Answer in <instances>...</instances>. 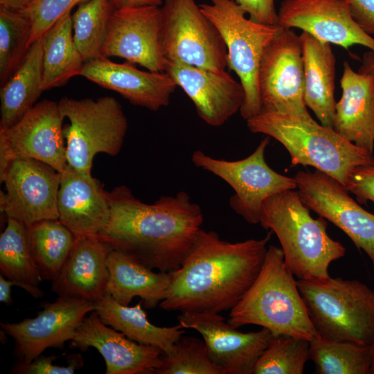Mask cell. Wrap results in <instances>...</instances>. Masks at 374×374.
<instances>
[{
  "label": "cell",
  "instance_id": "4",
  "mask_svg": "<svg viewBox=\"0 0 374 374\" xmlns=\"http://www.w3.org/2000/svg\"><path fill=\"white\" fill-rule=\"evenodd\" d=\"M260 224L276 235L285 262L299 279L329 277L330 263L345 255L344 245L328 235L325 218H313L294 190L281 191L266 199Z\"/></svg>",
  "mask_w": 374,
  "mask_h": 374
},
{
  "label": "cell",
  "instance_id": "35",
  "mask_svg": "<svg viewBox=\"0 0 374 374\" xmlns=\"http://www.w3.org/2000/svg\"><path fill=\"white\" fill-rule=\"evenodd\" d=\"M310 341L289 335L273 336L252 374H302L310 359Z\"/></svg>",
  "mask_w": 374,
  "mask_h": 374
},
{
  "label": "cell",
  "instance_id": "16",
  "mask_svg": "<svg viewBox=\"0 0 374 374\" xmlns=\"http://www.w3.org/2000/svg\"><path fill=\"white\" fill-rule=\"evenodd\" d=\"M177 320L182 328L193 329L202 336L211 359L223 374H252L256 360L273 337L264 328L240 332L219 314L182 312Z\"/></svg>",
  "mask_w": 374,
  "mask_h": 374
},
{
  "label": "cell",
  "instance_id": "47",
  "mask_svg": "<svg viewBox=\"0 0 374 374\" xmlns=\"http://www.w3.org/2000/svg\"><path fill=\"white\" fill-rule=\"evenodd\" d=\"M371 355V365L369 374H374V339L369 344Z\"/></svg>",
  "mask_w": 374,
  "mask_h": 374
},
{
  "label": "cell",
  "instance_id": "18",
  "mask_svg": "<svg viewBox=\"0 0 374 374\" xmlns=\"http://www.w3.org/2000/svg\"><path fill=\"white\" fill-rule=\"evenodd\" d=\"M165 72L184 91L198 116L209 125H222L244 103L242 84L225 70L212 71L167 60Z\"/></svg>",
  "mask_w": 374,
  "mask_h": 374
},
{
  "label": "cell",
  "instance_id": "42",
  "mask_svg": "<svg viewBox=\"0 0 374 374\" xmlns=\"http://www.w3.org/2000/svg\"><path fill=\"white\" fill-rule=\"evenodd\" d=\"M15 159L5 129L0 127V181L3 182Z\"/></svg>",
  "mask_w": 374,
  "mask_h": 374
},
{
  "label": "cell",
  "instance_id": "3",
  "mask_svg": "<svg viewBox=\"0 0 374 374\" xmlns=\"http://www.w3.org/2000/svg\"><path fill=\"white\" fill-rule=\"evenodd\" d=\"M227 323L235 328L257 325L273 336L309 341L319 336L282 249L274 245L267 248L258 276L231 310Z\"/></svg>",
  "mask_w": 374,
  "mask_h": 374
},
{
  "label": "cell",
  "instance_id": "41",
  "mask_svg": "<svg viewBox=\"0 0 374 374\" xmlns=\"http://www.w3.org/2000/svg\"><path fill=\"white\" fill-rule=\"evenodd\" d=\"M353 19L368 34L374 37V0H343Z\"/></svg>",
  "mask_w": 374,
  "mask_h": 374
},
{
  "label": "cell",
  "instance_id": "12",
  "mask_svg": "<svg viewBox=\"0 0 374 374\" xmlns=\"http://www.w3.org/2000/svg\"><path fill=\"white\" fill-rule=\"evenodd\" d=\"M294 177L304 204L342 230L367 254L374 268V214L350 197L338 181L319 170H300Z\"/></svg>",
  "mask_w": 374,
  "mask_h": 374
},
{
  "label": "cell",
  "instance_id": "31",
  "mask_svg": "<svg viewBox=\"0 0 374 374\" xmlns=\"http://www.w3.org/2000/svg\"><path fill=\"white\" fill-rule=\"evenodd\" d=\"M31 249L42 279L59 276L73 246L75 235L59 220H45L28 227Z\"/></svg>",
  "mask_w": 374,
  "mask_h": 374
},
{
  "label": "cell",
  "instance_id": "8",
  "mask_svg": "<svg viewBox=\"0 0 374 374\" xmlns=\"http://www.w3.org/2000/svg\"><path fill=\"white\" fill-rule=\"evenodd\" d=\"M69 123L64 127L67 166L91 174L93 160L98 153L112 157L121 152L127 130L121 105L112 96L96 100L63 97L58 101Z\"/></svg>",
  "mask_w": 374,
  "mask_h": 374
},
{
  "label": "cell",
  "instance_id": "40",
  "mask_svg": "<svg viewBox=\"0 0 374 374\" xmlns=\"http://www.w3.org/2000/svg\"><path fill=\"white\" fill-rule=\"evenodd\" d=\"M251 20L265 24H278L274 0H235Z\"/></svg>",
  "mask_w": 374,
  "mask_h": 374
},
{
  "label": "cell",
  "instance_id": "21",
  "mask_svg": "<svg viewBox=\"0 0 374 374\" xmlns=\"http://www.w3.org/2000/svg\"><path fill=\"white\" fill-rule=\"evenodd\" d=\"M80 75L152 111L168 105L177 87L166 72L141 71L129 62L117 63L102 55L84 62Z\"/></svg>",
  "mask_w": 374,
  "mask_h": 374
},
{
  "label": "cell",
  "instance_id": "37",
  "mask_svg": "<svg viewBox=\"0 0 374 374\" xmlns=\"http://www.w3.org/2000/svg\"><path fill=\"white\" fill-rule=\"evenodd\" d=\"M88 0H35L23 10L30 18L31 32L29 47L43 37L62 17L72 8Z\"/></svg>",
  "mask_w": 374,
  "mask_h": 374
},
{
  "label": "cell",
  "instance_id": "30",
  "mask_svg": "<svg viewBox=\"0 0 374 374\" xmlns=\"http://www.w3.org/2000/svg\"><path fill=\"white\" fill-rule=\"evenodd\" d=\"M0 270L3 276L33 297L43 296L39 287L42 277L31 249L28 227L12 217H7L0 236Z\"/></svg>",
  "mask_w": 374,
  "mask_h": 374
},
{
  "label": "cell",
  "instance_id": "5",
  "mask_svg": "<svg viewBox=\"0 0 374 374\" xmlns=\"http://www.w3.org/2000/svg\"><path fill=\"white\" fill-rule=\"evenodd\" d=\"M247 125L251 132L263 134L280 142L290 155L291 166H312L344 186L353 168L374 165L373 153L314 119L261 112L247 120Z\"/></svg>",
  "mask_w": 374,
  "mask_h": 374
},
{
  "label": "cell",
  "instance_id": "7",
  "mask_svg": "<svg viewBox=\"0 0 374 374\" xmlns=\"http://www.w3.org/2000/svg\"><path fill=\"white\" fill-rule=\"evenodd\" d=\"M199 8L226 44L227 66L238 75L244 89L245 98L240 112L247 121L261 112L258 80L260 61L283 27L246 18V13L235 0H211V3L200 4Z\"/></svg>",
  "mask_w": 374,
  "mask_h": 374
},
{
  "label": "cell",
  "instance_id": "29",
  "mask_svg": "<svg viewBox=\"0 0 374 374\" xmlns=\"http://www.w3.org/2000/svg\"><path fill=\"white\" fill-rule=\"evenodd\" d=\"M84 61L73 39L71 11L62 17L42 37L44 91L65 85L80 75Z\"/></svg>",
  "mask_w": 374,
  "mask_h": 374
},
{
  "label": "cell",
  "instance_id": "44",
  "mask_svg": "<svg viewBox=\"0 0 374 374\" xmlns=\"http://www.w3.org/2000/svg\"><path fill=\"white\" fill-rule=\"evenodd\" d=\"M16 285L15 283L2 274L0 276V301L7 305L12 303L11 298V287Z\"/></svg>",
  "mask_w": 374,
  "mask_h": 374
},
{
  "label": "cell",
  "instance_id": "26",
  "mask_svg": "<svg viewBox=\"0 0 374 374\" xmlns=\"http://www.w3.org/2000/svg\"><path fill=\"white\" fill-rule=\"evenodd\" d=\"M109 280L106 294L119 303L128 305L139 296L148 309L155 308L166 298L171 272H154L123 253L112 249L107 258Z\"/></svg>",
  "mask_w": 374,
  "mask_h": 374
},
{
  "label": "cell",
  "instance_id": "33",
  "mask_svg": "<svg viewBox=\"0 0 374 374\" xmlns=\"http://www.w3.org/2000/svg\"><path fill=\"white\" fill-rule=\"evenodd\" d=\"M114 9L110 0H88L72 15L74 42L84 62L101 55Z\"/></svg>",
  "mask_w": 374,
  "mask_h": 374
},
{
  "label": "cell",
  "instance_id": "34",
  "mask_svg": "<svg viewBox=\"0 0 374 374\" xmlns=\"http://www.w3.org/2000/svg\"><path fill=\"white\" fill-rule=\"evenodd\" d=\"M31 23L22 10L0 6V85L15 72L28 48Z\"/></svg>",
  "mask_w": 374,
  "mask_h": 374
},
{
  "label": "cell",
  "instance_id": "27",
  "mask_svg": "<svg viewBox=\"0 0 374 374\" xmlns=\"http://www.w3.org/2000/svg\"><path fill=\"white\" fill-rule=\"evenodd\" d=\"M143 301L133 307L117 302L105 294L94 303L95 311L106 325L123 333L141 344L153 346L163 353L170 350L185 330L179 323L172 327H159L148 319L141 305Z\"/></svg>",
  "mask_w": 374,
  "mask_h": 374
},
{
  "label": "cell",
  "instance_id": "32",
  "mask_svg": "<svg viewBox=\"0 0 374 374\" xmlns=\"http://www.w3.org/2000/svg\"><path fill=\"white\" fill-rule=\"evenodd\" d=\"M310 359L318 374H369V345L330 339L320 335L310 341Z\"/></svg>",
  "mask_w": 374,
  "mask_h": 374
},
{
  "label": "cell",
  "instance_id": "11",
  "mask_svg": "<svg viewBox=\"0 0 374 374\" xmlns=\"http://www.w3.org/2000/svg\"><path fill=\"white\" fill-rule=\"evenodd\" d=\"M258 80L261 112L313 119L304 102L300 38L292 29L283 27L267 47L260 61Z\"/></svg>",
  "mask_w": 374,
  "mask_h": 374
},
{
  "label": "cell",
  "instance_id": "9",
  "mask_svg": "<svg viewBox=\"0 0 374 374\" xmlns=\"http://www.w3.org/2000/svg\"><path fill=\"white\" fill-rule=\"evenodd\" d=\"M161 12V40L167 60L225 70L226 44L195 0H165Z\"/></svg>",
  "mask_w": 374,
  "mask_h": 374
},
{
  "label": "cell",
  "instance_id": "2",
  "mask_svg": "<svg viewBox=\"0 0 374 374\" xmlns=\"http://www.w3.org/2000/svg\"><path fill=\"white\" fill-rule=\"evenodd\" d=\"M271 233L260 240L229 242L202 229L181 266L171 272L160 308L181 313L231 310L258 276Z\"/></svg>",
  "mask_w": 374,
  "mask_h": 374
},
{
  "label": "cell",
  "instance_id": "14",
  "mask_svg": "<svg viewBox=\"0 0 374 374\" xmlns=\"http://www.w3.org/2000/svg\"><path fill=\"white\" fill-rule=\"evenodd\" d=\"M95 310L93 302L72 297L58 296L46 303L34 318L18 323L1 322L4 332L15 341L19 363L28 364L48 348L62 349L72 340L85 317Z\"/></svg>",
  "mask_w": 374,
  "mask_h": 374
},
{
  "label": "cell",
  "instance_id": "43",
  "mask_svg": "<svg viewBox=\"0 0 374 374\" xmlns=\"http://www.w3.org/2000/svg\"><path fill=\"white\" fill-rule=\"evenodd\" d=\"M116 9L145 6H160L162 0H110Z\"/></svg>",
  "mask_w": 374,
  "mask_h": 374
},
{
  "label": "cell",
  "instance_id": "23",
  "mask_svg": "<svg viewBox=\"0 0 374 374\" xmlns=\"http://www.w3.org/2000/svg\"><path fill=\"white\" fill-rule=\"evenodd\" d=\"M58 220L75 235H98L107 226L109 205L99 181L68 166L60 172Z\"/></svg>",
  "mask_w": 374,
  "mask_h": 374
},
{
  "label": "cell",
  "instance_id": "15",
  "mask_svg": "<svg viewBox=\"0 0 374 374\" xmlns=\"http://www.w3.org/2000/svg\"><path fill=\"white\" fill-rule=\"evenodd\" d=\"M161 7L145 6L114 9L101 55L119 57L148 71L165 72Z\"/></svg>",
  "mask_w": 374,
  "mask_h": 374
},
{
  "label": "cell",
  "instance_id": "25",
  "mask_svg": "<svg viewBox=\"0 0 374 374\" xmlns=\"http://www.w3.org/2000/svg\"><path fill=\"white\" fill-rule=\"evenodd\" d=\"M304 72V102L321 125L334 127L335 57L330 44L302 31L299 35Z\"/></svg>",
  "mask_w": 374,
  "mask_h": 374
},
{
  "label": "cell",
  "instance_id": "6",
  "mask_svg": "<svg viewBox=\"0 0 374 374\" xmlns=\"http://www.w3.org/2000/svg\"><path fill=\"white\" fill-rule=\"evenodd\" d=\"M319 335L369 345L374 339V291L357 280L330 276L296 281Z\"/></svg>",
  "mask_w": 374,
  "mask_h": 374
},
{
  "label": "cell",
  "instance_id": "10",
  "mask_svg": "<svg viewBox=\"0 0 374 374\" xmlns=\"http://www.w3.org/2000/svg\"><path fill=\"white\" fill-rule=\"evenodd\" d=\"M270 137L266 136L249 157L237 161L213 158L201 150L191 157L197 167L226 181L235 193L229 199L231 208L246 222L260 223L262 207L268 197L286 190L296 188L294 177L278 173L265 159Z\"/></svg>",
  "mask_w": 374,
  "mask_h": 374
},
{
  "label": "cell",
  "instance_id": "28",
  "mask_svg": "<svg viewBox=\"0 0 374 374\" xmlns=\"http://www.w3.org/2000/svg\"><path fill=\"white\" fill-rule=\"evenodd\" d=\"M44 91L42 87V37L29 47L21 64L0 90V127L18 122Z\"/></svg>",
  "mask_w": 374,
  "mask_h": 374
},
{
  "label": "cell",
  "instance_id": "1",
  "mask_svg": "<svg viewBox=\"0 0 374 374\" xmlns=\"http://www.w3.org/2000/svg\"><path fill=\"white\" fill-rule=\"evenodd\" d=\"M109 218L98 235L152 269L172 272L189 253L202 229L201 207L185 191L146 204L125 186L106 191Z\"/></svg>",
  "mask_w": 374,
  "mask_h": 374
},
{
  "label": "cell",
  "instance_id": "36",
  "mask_svg": "<svg viewBox=\"0 0 374 374\" xmlns=\"http://www.w3.org/2000/svg\"><path fill=\"white\" fill-rule=\"evenodd\" d=\"M154 374H223L211 359L204 340L181 336L163 353Z\"/></svg>",
  "mask_w": 374,
  "mask_h": 374
},
{
  "label": "cell",
  "instance_id": "17",
  "mask_svg": "<svg viewBox=\"0 0 374 374\" xmlns=\"http://www.w3.org/2000/svg\"><path fill=\"white\" fill-rule=\"evenodd\" d=\"M278 15L283 28H299L345 49L361 45L374 51V37L355 21L343 0H284Z\"/></svg>",
  "mask_w": 374,
  "mask_h": 374
},
{
  "label": "cell",
  "instance_id": "45",
  "mask_svg": "<svg viewBox=\"0 0 374 374\" xmlns=\"http://www.w3.org/2000/svg\"><path fill=\"white\" fill-rule=\"evenodd\" d=\"M357 71L372 76L374 80V51H369L363 55L362 64Z\"/></svg>",
  "mask_w": 374,
  "mask_h": 374
},
{
  "label": "cell",
  "instance_id": "39",
  "mask_svg": "<svg viewBox=\"0 0 374 374\" xmlns=\"http://www.w3.org/2000/svg\"><path fill=\"white\" fill-rule=\"evenodd\" d=\"M345 189L355 195L359 203L374 202V165H360L348 174Z\"/></svg>",
  "mask_w": 374,
  "mask_h": 374
},
{
  "label": "cell",
  "instance_id": "24",
  "mask_svg": "<svg viewBox=\"0 0 374 374\" xmlns=\"http://www.w3.org/2000/svg\"><path fill=\"white\" fill-rule=\"evenodd\" d=\"M333 130L346 140L373 153L374 80L355 71L346 61L340 79Z\"/></svg>",
  "mask_w": 374,
  "mask_h": 374
},
{
  "label": "cell",
  "instance_id": "13",
  "mask_svg": "<svg viewBox=\"0 0 374 374\" xmlns=\"http://www.w3.org/2000/svg\"><path fill=\"white\" fill-rule=\"evenodd\" d=\"M0 211L28 227L45 220H58L60 172L39 161L16 158L3 181Z\"/></svg>",
  "mask_w": 374,
  "mask_h": 374
},
{
  "label": "cell",
  "instance_id": "46",
  "mask_svg": "<svg viewBox=\"0 0 374 374\" xmlns=\"http://www.w3.org/2000/svg\"><path fill=\"white\" fill-rule=\"evenodd\" d=\"M35 0H0V6L7 8L23 10Z\"/></svg>",
  "mask_w": 374,
  "mask_h": 374
},
{
  "label": "cell",
  "instance_id": "19",
  "mask_svg": "<svg viewBox=\"0 0 374 374\" xmlns=\"http://www.w3.org/2000/svg\"><path fill=\"white\" fill-rule=\"evenodd\" d=\"M71 346L82 351L96 348L105 359L107 374H154L163 353L105 324L95 310L79 326Z\"/></svg>",
  "mask_w": 374,
  "mask_h": 374
},
{
  "label": "cell",
  "instance_id": "38",
  "mask_svg": "<svg viewBox=\"0 0 374 374\" xmlns=\"http://www.w3.org/2000/svg\"><path fill=\"white\" fill-rule=\"evenodd\" d=\"M58 357L39 355L28 364L17 362L14 368V373L23 374H72L82 365V359L80 355H73L66 366L53 364V362Z\"/></svg>",
  "mask_w": 374,
  "mask_h": 374
},
{
  "label": "cell",
  "instance_id": "22",
  "mask_svg": "<svg viewBox=\"0 0 374 374\" xmlns=\"http://www.w3.org/2000/svg\"><path fill=\"white\" fill-rule=\"evenodd\" d=\"M112 248L98 235H75L72 249L51 290L58 296L93 302L106 294L107 258Z\"/></svg>",
  "mask_w": 374,
  "mask_h": 374
},
{
  "label": "cell",
  "instance_id": "20",
  "mask_svg": "<svg viewBox=\"0 0 374 374\" xmlns=\"http://www.w3.org/2000/svg\"><path fill=\"white\" fill-rule=\"evenodd\" d=\"M64 118L58 102L43 100L15 125L3 128L15 159L37 160L59 172L64 171L67 166L62 125Z\"/></svg>",
  "mask_w": 374,
  "mask_h": 374
}]
</instances>
